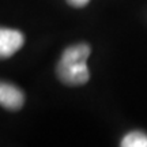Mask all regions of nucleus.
Segmentation results:
<instances>
[{
	"label": "nucleus",
	"mask_w": 147,
	"mask_h": 147,
	"mask_svg": "<svg viewBox=\"0 0 147 147\" xmlns=\"http://www.w3.org/2000/svg\"><path fill=\"white\" fill-rule=\"evenodd\" d=\"M89 56L90 47L87 44H76L67 48L56 67L59 79L68 86H80L87 83L90 72L86 61Z\"/></svg>",
	"instance_id": "nucleus-1"
},
{
	"label": "nucleus",
	"mask_w": 147,
	"mask_h": 147,
	"mask_svg": "<svg viewBox=\"0 0 147 147\" xmlns=\"http://www.w3.org/2000/svg\"><path fill=\"white\" fill-rule=\"evenodd\" d=\"M25 42L21 32L0 27V59H5L18 52Z\"/></svg>",
	"instance_id": "nucleus-2"
},
{
	"label": "nucleus",
	"mask_w": 147,
	"mask_h": 147,
	"mask_svg": "<svg viewBox=\"0 0 147 147\" xmlns=\"http://www.w3.org/2000/svg\"><path fill=\"white\" fill-rule=\"evenodd\" d=\"M25 104V95L16 86L0 80V105L8 110L21 109Z\"/></svg>",
	"instance_id": "nucleus-3"
},
{
	"label": "nucleus",
	"mask_w": 147,
	"mask_h": 147,
	"mask_svg": "<svg viewBox=\"0 0 147 147\" xmlns=\"http://www.w3.org/2000/svg\"><path fill=\"white\" fill-rule=\"evenodd\" d=\"M123 147H147V135L144 132L134 131L127 134L121 140Z\"/></svg>",
	"instance_id": "nucleus-4"
},
{
	"label": "nucleus",
	"mask_w": 147,
	"mask_h": 147,
	"mask_svg": "<svg viewBox=\"0 0 147 147\" xmlns=\"http://www.w3.org/2000/svg\"><path fill=\"white\" fill-rule=\"evenodd\" d=\"M67 1L74 7H83L89 3V0H67Z\"/></svg>",
	"instance_id": "nucleus-5"
}]
</instances>
